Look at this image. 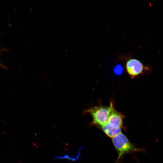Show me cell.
Masks as SVG:
<instances>
[{"label":"cell","mask_w":163,"mask_h":163,"mask_svg":"<svg viewBox=\"0 0 163 163\" xmlns=\"http://www.w3.org/2000/svg\"><path fill=\"white\" fill-rule=\"evenodd\" d=\"M100 127L107 136L112 138L121 133V128L112 127L107 123Z\"/></svg>","instance_id":"5b68a950"},{"label":"cell","mask_w":163,"mask_h":163,"mask_svg":"<svg viewBox=\"0 0 163 163\" xmlns=\"http://www.w3.org/2000/svg\"><path fill=\"white\" fill-rule=\"evenodd\" d=\"M125 116L123 114L117 111L113 105L108 119L107 123L110 126L116 128L123 127Z\"/></svg>","instance_id":"277c9868"},{"label":"cell","mask_w":163,"mask_h":163,"mask_svg":"<svg viewBox=\"0 0 163 163\" xmlns=\"http://www.w3.org/2000/svg\"><path fill=\"white\" fill-rule=\"evenodd\" d=\"M112 141L118 155L116 163H118L121 157L126 153L143 150L135 147L122 133L112 138Z\"/></svg>","instance_id":"7a4b0ae2"},{"label":"cell","mask_w":163,"mask_h":163,"mask_svg":"<svg viewBox=\"0 0 163 163\" xmlns=\"http://www.w3.org/2000/svg\"><path fill=\"white\" fill-rule=\"evenodd\" d=\"M113 104L112 101H110V105L107 106H103L100 103L98 105L85 110L84 113L90 114L93 118L91 123L100 127L107 122Z\"/></svg>","instance_id":"6da1fadb"},{"label":"cell","mask_w":163,"mask_h":163,"mask_svg":"<svg viewBox=\"0 0 163 163\" xmlns=\"http://www.w3.org/2000/svg\"><path fill=\"white\" fill-rule=\"evenodd\" d=\"M126 71L131 79H134L144 74L146 67L139 60L131 58L128 59L125 64Z\"/></svg>","instance_id":"3957f363"}]
</instances>
